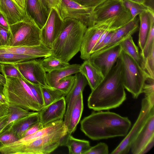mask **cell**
Wrapping results in <instances>:
<instances>
[{"label": "cell", "mask_w": 154, "mask_h": 154, "mask_svg": "<svg viewBox=\"0 0 154 154\" xmlns=\"http://www.w3.org/2000/svg\"><path fill=\"white\" fill-rule=\"evenodd\" d=\"M126 98L122 62L119 57L103 80L91 91L88 105L89 109L95 111L109 110L120 106Z\"/></svg>", "instance_id": "1"}, {"label": "cell", "mask_w": 154, "mask_h": 154, "mask_svg": "<svg viewBox=\"0 0 154 154\" xmlns=\"http://www.w3.org/2000/svg\"><path fill=\"white\" fill-rule=\"evenodd\" d=\"M131 126L128 117L109 111L93 112L80 123L81 131L94 140L125 137Z\"/></svg>", "instance_id": "2"}, {"label": "cell", "mask_w": 154, "mask_h": 154, "mask_svg": "<svg viewBox=\"0 0 154 154\" xmlns=\"http://www.w3.org/2000/svg\"><path fill=\"white\" fill-rule=\"evenodd\" d=\"M87 28L85 24L76 19H64L60 33L51 48V55L69 63L80 51Z\"/></svg>", "instance_id": "3"}, {"label": "cell", "mask_w": 154, "mask_h": 154, "mask_svg": "<svg viewBox=\"0 0 154 154\" xmlns=\"http://www.w3.org/2000/svg\"><path fill=\"white\" fill-rule=\"evenodd\" d=\"M67 134L64 126L53 133L39 137L26 143L0 145L2 154H48L60 145L63 138Z\"/></svg>", "instance_id": "4"}, {"label": "cell", "mask_w": 154, "mask_h": 154, "mask_svg": "<svg viewBox=\"0 0 154 154\" xmlns=\"http://www.w3.org/2000/svg\"><path fill=\"white\" fill-rule=\"evenodd\" d=\"M5 77L6 82L2 93L9 103L36 112H39L43 108L22 79L12 77Z\"/></svg>", "instance_id": "5"}, {"label": "cell", "mask_w": 154, "mask_h": 154, "mask_svg": "<svg viewBox=\"0 0 154 154\" xmlns=\"http://www.w3.org/2000/svg\"><path fill=\"white\" fill-rule=\"evenodd\" d=\"M122 62L124 87L134 99L142 93L143 85L149 78L141 66L122 50L119 56Z\"/></svg>", "instance_id": "6"}, {"label": "cell", "mask_w": 154, "mask_h": 154, "mask_svg": "<svg viewBox=\"0 0 154 154\" xmlns=\"http://www.w3.org/2000/svg\"><path fill=\"white\" fill-rule=\"evenodd\" d=\"M9 30L8 46H32L41 43V29L28 16L23 20L10 25Z\"/></svg>", "instance_id": "7"}, {"label": "cell", "mask_w": 154, "mask_h": 154, "mask_svg": "<svg viewBox=\"0 0 154 154\" xmlns=\"http://www.w3.org/2000/svg\"><path fill=\"white\" fill-rule=\"evenodd\" d=\"M94 24L109 19L116 21L110 27L117 29L129 22L132 19L129 10L122 0H106L95 8L93 13Z\"/></svg>", "instance_id": "8"}, {"label": "cell", "mask_w": 154, "mask_h": 154, "mask_svg": "<svg viewBox=\"0 0 154 154\" xmlns=\"http://www.w3.org/2000/svg\"><path fill=\"white\" fill-rule=\"evenodd\" d=\"M153 114H154V105L150 103L147 97H145L142 100L141 109L138 117L132 127L118 146L110 153H128L133 141Z\"/></svg>", "instance_id": "9"}, {"label": "cell", "mask_w": 154, "mask_h": 154, "mask_svg": "<svg viewBox=\"0 0 154 154\" xmlns=\"http://www.w3.org/2000/svg\"><path fill=\"white\" fill-rule=\"evenodd\" d=\"M115 21V18H111L87 28L83 38L80 51L82 59L85 60L89 58L92 50L101 35Z\"/></svg>", "instance_id": "10"}, {"label": "cell", "mask_w": 154, "mask_h": 154, "mask_svg": "<svg viewBox=\"0 0 154 154\" xmlns=\"http://www.w3.org/2000/svg\"><path fill=\"white\" fill-rule=\"evenodd\" d=\"M94 8L82 5L71 0H62L59 13L63 20L75 19L82 22L88 28L94 24L93 17Z\"/></svg>", "instance_id": "11"}, {"label": "cell", "mask_w": 154, "mask_h": 154, "mask_svg": "<svg viewBox=\"0 0 154 154\" xmlns=\"http://www.w3.org/2000/svg\"><path fill=\"white\" fill-rule=\"evenodd\" d=\"M117 43L91 54L88 59L101 70L105 76L116 63L122 49Z\"/></svg>", "instance_id": "12"}, {"label": "cell", "mask_w": 154, "mask_h": 154, "mask_svg": "<svg viewBox=\"0 0 154 154\" xmlns=\"http://www.w3.org/2000/svg\"><path fill=\"white\" fill-rule=\"evenodd\" d=\"M42 59H33L15 64L25 79L34 84L47 87L46 72L42 64Z\"/></svg>", "instance_id": "13"}, {"label": "cell", "mask_w": 154, "mask_h": 154, "mask_svg": "<svg viewBox=\"0 0 154 154\" xmlns=\"http://www.w3.org/2000/svg\"><path fill=\"white\" fill-rule=\"evenodd\" d=\"M63 23V20L59 13L52 8L46 22L41 29V43L51 49L60 33Z\"/></svg>", "instance_id": "14"}, {"label": "cell", "mask_w": 154, "mask_h": 154, "mask_svg": "<svg viewBox=\"0 0 154 154\" xmlns=\"http://www.w3.org/2000/svg\"><path fill=\"white\" fill-rule=\"evenodd\" d=\"M66 102L62 97L44 106L38 112L39 122L44 127L53 122L63 120L66 111Z\"/></svg>", "instance_id": "15"}, {"label": "cell", "mask_w": 154, "mask_h": 154, "mask_svg": "<svg viewBox=\"0 0 154 154\" xmlns=\"http://www.w3.org/2000/svg\"><path fill=\"white\" fill-rule=\"evenodd\" d=\"M153 138H154V114L149 118L133 141L130 149L131 153L140 154L145 146Z\"/></svg>", "instance_id": "16"}, {"label": "cell", "mask_w": 154, "mask_h": 154, "mask_svg": "<svg viewBox=\"0 0 154 154\" xmlns=\"http://www.w3.org/2000/svg\"><path fill=\"white\" fill-rule=\"evenodd\" d=\"M24 10L41 29L45 24L49 13L41 0H25Z\"/></svg>", "instance_id": "17"}, {"label": "cell", "mask_w": 154, "mask_h": 154, "mask_svg": "<svg viewBox=\"0 0 154 154\" xmlns=\"http://www.w3.org/2000/svg\"><path fill=\"white\" fill-rule=\"evenodd\" d=\"M0 11L9 25L22 21L27 16L25 11L13 0H0Z\"/></svg>", "instance_id": "18"}, {"label": "cell", "mask_w": 154, "mask_h": 154, "mask_svg": "<svg viewBox=\"0 0 154 154\" xmlns=\"http://www.w3.org/2000/svg\"><path fill=\"white\" fill-rule=\"evenodd\" d=\"M75 76V79L74 85L65 98L67 107L63 122L65 126L67 128L69 114L74 103L79 94L83 92L85 87L88 84L86 79L80 73H76Z\"/></svg>", "instance_id": "19"}, {"label": "cell", "mask_w": 154, "mask_h": 154, "mask_svg": "<svg viewBox=\"0 0 154 154\" xmlns=\"http://www.w3.org/2000/svg\"><path fill=\"white\" fill-rule=\"evenodd\" d=\"M79 72L86 79L91 91L103 80L104 76L100 69L89 59L80 65Z\"/></svg>", "instance_id": "20"}, {"label": "cell", "mask_w": 154, "mask_h": 154, "mask_svg": "<svg viewBox=\"0 0 154 154\" xmlns=\"http://www.w3.org/2000/svg\"><path fill=\"white\" fill-rule=\"evenodd\" d=\"M0 47L11 52L30 56L35 58H45L51 55V49L42 43L38 45L32 46H5Z\"/></svg>", "instance_id": "21"}, {"label": "cell", "mask_w": 154, "mask_h": 154, "mask_svg": "<svg viewBox=\"0 0 154 154\" xmlns=\"http://www.w3.org/2000/svg\"><path fill=\"white\" fill-rule=\"evenodd\" d=\"M39 122L38 112H32L9 125L0 132L7 128L13 131L19 139L23 137L25 131L35 123Z\"/></svg>", "instance_id": "22"}, {"label": "cell", "mask_w": 154, "mask_h": 154, "mask_svg": "<svg viewBox=\"0 0 154 154\" xmlns=\"http://www.w3.org/2000/svg\"><path fill=\"white\" fill-rule=\"evenodd\" d=\"M139 21V18L137 16L125 24L114 31L110 42L105 47L120 43L127 37L132 35L138 30Z\"/></svg>", "instance_id": "23"}, {"label": "cell", "mask_w": 154, "mask_h": 154, "mask_svg": "<svg viewBox=\"0 0 154 154\" xmlns=\"http://www.w3.org/2000/svg\"><path fill=\"white\" fill-rule=\"evenodd\" d=\"M80 65L77 64H69L62 68L55 69L47 72L46 75L48 85L54 88L59 81L67 76L79 72Z\"/></svg>", "instance_id": "24"}, {"label": "cell", "mask_w": 154, "mask_h": 154, "mask_svg": "<svg viewBox=\"0 0 154 154\" xmlns=\"http://www.w3.org/2000/svg\"><path fill=\"white\" fill-rule=\"evenodd\" d=\"M60 146H67L70 154H85L91 147L88 141L75 138L67 134L63 138Z\"/></svg>", "instance_id": "25"}, {"label": "cell", "mask_w": 154, "mask_h": 154, "mask_svg": "<svg viewBox=\"0 0 154 154\" xmlns=\"http://www.w3.org/2000/svg\"><path fill=\"white\" fill-rule=\"evenodd\" d=\"M83 109V92L75 100L69 114L67 126V134L71 135L75 130Z\"/></svg>", "instance_id": "26"}, {"label": "cell", "mask_w": 154, "mask_h": 154, "mask_svg": "<svg viewBox=\"0 0 154 154\" xmlns=\"http://www.w3.org/2000/svg\"><path fill=\"white\" fill-rule=\"evenodd\" d=\"M65 126L63 120L53 122L45 126L33 134L23 137L11 143L14 144H23L39 137L55 132Z\"/></svg>", "instance_id": "27"}, {"label": "cell", "mask_w": 154, "mask_h": 154, "mask_svg": "<svg viewBox=\"0 0 154 154\" xmlns=\"http://www.w3.org/2000/svg\"><path fill=\"white\" fill-rule=\"evenodd\" d=\"M140 27L138 45L142 51L144 48L148 35L150 28L149 13L144 12L138 15Z\"/></svg>", "instance_id": "28"}, {"label": "cell", "mask_w": 154, "mask_h": 154, "mask_svg": "<svg viewBox=\"0 0 154 154\" xmlns=\"http://www.w3.org/2000/svg\"><path fill=\"white\" fill-rule=\"evenodd\" d=\"M36 59L34 57L11 52L0 47V64H15L22 61Z\"/></svg>", "instance_id": "29"}, {"label": "cell", "mask_w": 154, "mask_h": 154, "mask_svg": "<svg viewBox=\"0 0 154 154\" xmlns=\"http://www.w3.org/2000/svg\"><path fill=\"white\" fill-rule=\"evenodd\" d=\"M120 45L122 50L141 66V59L139 48L135 44L132 35L126 38Z\"/></svg>", "instance_id": "30"}, {"label": "cell", "mask_w": 154, "mask_h": 154, "mask_svg": "<svg viewBox=\"0 0 154 154\" xmlns=\"http://www.w3.org/2000/svg\"><path fill=\"white\" fill-rule=\"evenodd\" d=\"M44 106L55 101L62 97L66 96L60 90L49 86H42Z\"/></svg>", "instance_id": "31"}, {"label": "cell", "mask_w": 154, "mask_h": 154, "mask_svg": "<svg viewBox=\"0 0 154 154\" xmlns=\"http://www.w3.org/2000/svg\"><path fill=\"white\" fill-rule=\"evenodd\" d=\"M42 64L46 72L65 67L69 65V63L63 62L60 59L51 55L42 59Z\"/></svg>", "instance_id": "32"}, {"label": "cell", "mask_w": 154, "mask_h": 154, "mask_svg": "<svg viewBox=\"0 0 154 154\" xmlns=\"http://www.w3.org/2000/svg\"><path fill=\"white\" fill-rule=\"evenodd\" d=\"M31 112L19 106L9 103L8 119L2 131L14 121L29 115Z\"/></svg>", "instance_id": "33"}, {"label": "cell", "mask_w": 154, "mask_h": 154, "mask_svg": "<svg viewBox=\"0 0 154 154\" xmlns=\"http://www.w3.org/2000/svg\"><path fill=\"white\" fill-rule=\"evenodd\" d=\"M141 66L149 78L154 79V42L151 46L146 58L141 62Z\"/></svg>", "instance_id": "34"}, {"label": "cell", "mask_w": 154, "mask_h": 154, "mask_svg": "<svg viewBox=\"0 0 154 154\" xmlns=\"http://www.w3.org/2000/svg\"><path fill=\"white\" fill-rule=\"evenodd\" d=\"M122 1L125 7L130 12L132 18H135L140 14L144 12L154 13L153 9L145 4H139L127 0Z\"/></svg>", "instance_id": "35"}, {"label": "cell", "mask_w": 154, "mask_h": 154, "mask_svg": "<svg viewBox=\"0 0 154 154\" xmlns=\"http://www.w3.org/2000/svg\"><path fill=\"white\" fill-rule=\"evenodd\" d=\"M149 15L150 19L149 30L144 48L140 53L141 62L144 61L146 58L150 48L154 42V13H149Z\"/></svg>", "instance_id": "36"}, {"label": "cell", "mask_w": 154, "mask_h": 154, "mask_svg": "<svg viewBox=\"0 0 154 154\" xmlns=\"http://www.w3.org/2000/svg\"><path fill=\"white\" fill-rule=\"evenodd\" d=\"M0 70L5 77H12L20 78L23 80L25 79L15 64L11 63H1Z\"/></svg>", "instance_id": "37"}, {"label": "cell", "mask_w": 154, "mask_h": 154, "mask_svg": "<svg viewBox=\"0 0 154 154\" xmlns=\"http://www.w3.org/2000/svg\"><path fill=\"white\" fill-rule=\"evenodd\" d=\"M75 76H67L60 79L54 88L63 93L66 96L69 92L74 83Z\"/></svg>", "instance_id": "38"}, {"label": "cell", "mask_w": 154, "mask_h": 154, "mask_svg": "<svg viewBox=\"0 0 154 154\" xmlns=\"http://www.w3.org/2000/svg\"><path fill=\"white\" fill-rule=\"evenodd\" d=\"M20 139L11 130L7 128L0 133V144H7Z\"/></svg>", "instance_id": "39"}, {"label": "cell", "mask_w": 154, "mask_h": 154, "mask_svg": "<svg viewBox=\"0 0 154 154\" xmlns=\"http://www.w3.org/2000/svg\"><path fill=\"white\" fill-rule=\"evenodd\" d=\"M29 87L32 93L40 104L44 106L42 86L40 85L32 83L26 79L23 80Z\"/></svg>", "instance_id": "40"}, {"label": "cell", "mask_w": 154, "mask_h": 154, "mask_svg": "<svg viewBox=\"0 0 154 154\" xmlns=\"http://www.w3.org/2000/svg\"><path fill=\"white\" fill-rule=\"evenodd\" d=\"M147 83H145L142 90V93L145 94V97L147 98L150 103L154 104V79L148 78L146 80Z\"/></svg>", "instance_id": "41"}, {"label": "cell", "mask_w": 154, "mask_h": 154, "mask_svg": "<svg viewBox=\"0 0 154 154\" xmlns=\"http://www.w3.org/2000/svg\"><path fill=\"white\" fill-rule=\"evenodd\" d=\"M109 152L108 145L104 143L100 142L91 147L85 154H107Z\"/></svg>", "instance_id": "42"}, {"label": "cell", "mask_w": 154, "mask_h": 154, "mask_svg": "<svg viewBox=\"0 0 154 154\" xmlns=\"http://www.w3.org/2000/svg\"><path fill=\"white\" fill-rule=\"evenodd\" d=\"M10 34L9 30L0 25V46L8 45Z\"/></svg>", "instance_id": "43"}, {"label": "cell", "mask_w": 154, "mask_h": 154, "mask_svg": "<svg viewBox=\"0 0 154 154\" xmlns=\"http://www.w3.org/2000/svg\"><path fill=\"white\" fill-rule=\"evenodd\" d=\"M47 8L49 13L52 8L59 13V9L62 0H41Z\"/></svg>", "instance_id": "44"}, {"label": "cell", "mask_w": 154, "mask_h": 154, "mask_svg": "<svg viewBox=\"0 0 154 154\" xmlns=\"http://www.w3.org/2000/svg\"><path fill=\"white\" fill-rule=\"evenodd\" d=\"M82 6L95 8L106 0H71Z\"/></svg>", "instance_id": "45"}, {"label": "cell", "mask_w": 154, "mask_h": 154, "mask_svg": "<svg viewBox=\"0 0 154 154\" xmlns=\"http://www.w3.org/2000/svg\"><path fill=\"white\" fill-rule=\"evenodd\" d=\"M113 31L109 32L103 40L96 47L93 49L91 54L99 51L107 46L110 41Z\"/></svg>", "instance_id": "46"}, {"label": "cell", "mask_w": 154, "mask_h": 154, "mask_svg": "<svg viewBox=\"0 0 154 154\" xmlns=\"http://www.w3.org/2000/svg\"><path fill=\"white\" fill-rule=\"evenodd\" d=\"M44 127L40 122H37L25 131L23 137L33 134L37 131L41 129Z\"/></svg>", "instance_id": "47"}, {"label": "cell", "mask_w": 154, "mask_h": 154, "mask_svg": "<svg viewBox=\"0 0 154 154\" xmlns=\"http://www.w3.org/2000/svg\"><path fill=\"white\" fill-rule=\"evenodd\" d=\"M9 103H3L0 102V117L7 115L9 112Z\"/></svg>", "instance_id": "48"}, {"label": "cell", "mask_w": 154, "mask_h": 154, "mask_svg": "<svg viewBox=\"0 0 154 154\" xmlns=\"http://www.w3.org/2000/svg\"><path fill=\"white\" fill-rule=\"evenodd\" d=\"M0 25L9 30H10V25L8 24L6 19L0 11Z\"/></svg>", "instance_id": "49"}, {"label": "cell", "mask_w": 154, "mask_h": 154, "mask_svg": "<svg viewBox=\"0 0 154 154\" xmlns=\"http://www.w3.org/2000/svg\"><path fill=\"white\" fill-rule=\"evenodd\" d=\"M154 145V138L152 139L147 144L141 152L140 154H146L149 152L153 147Z\"/></svg>", "instance_id": "50"}, {"label": "cell", "mask_w": 154, "mask_h": 154, "mask_svg": "<svg viewBox=\"0 0 154 154\" xmlns=\"http://www.w3.org/2000/svg\"><path fill=\"white\" fill-rule=\"evenodd\" d=\"M9 114L0 117V133L3 130L8 119Z\"/></svg>", "instance_id": "51"}, {"label": "cell", "mask_w": 154, "mask_h": 154, "mask_svg": "<svg viewBox=\"0 0 154 154\" xmlns=\"http://www.w3.org/2000/svg\"><path fill=\"white\" fill-rule=\"evenodd\" d=\"M5 82V78L2 74L0 73V92L2 94L3 86Z\"/></svg>", "instance_id": "52"}, {"label": "cell", "mask_w": 154, "mask_h": 154, "mask_svg": "<svg viewBox=\"0 0 154 154\" xmlns=\"http://www.w3.org/2000/svg\"><path fill=\"white\" fill-rule=\"evenodd\" d=\"M21 8L24 10V0H13Z\"/></svg>", "instance_id": "53"}, {"label": "cell", "mask_w": 154, "mask_h": 154, "mask_svg": "<svg viewBox=\"0 0 154 154\" xmlns=\"http://www.w3.org/2000/svg\"><path fill=\"white\" fill-rule=\"evenodd\" d=\"M0 102L3 103H9L3 94L1 92H0Z\"/></svg>", "instance_id": "54"}, {"label": "cell", "mask_w": 154, "mask_h": 154, "mask_svg": "<svg viewBox=\"0 0 154 154\" xmlns=\"http://www.w3.org/2000/svg\"><path fill=\"white\" fill-rule=\"evenodd\" d=\"M129 1L141 5H145L146 0H127Z\"/></svg>", "instance_id": "55"}]
</instances>
